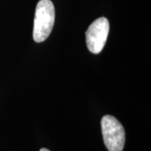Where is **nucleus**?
<instances>
[{"label":"nucleus","mask_w":151,"mask_h":151,"mask_svg":"<svg viewBox=\"0 0 151 151\" xmlns=\"http://www.w3.org/2000/svg\"><path fill=\"white\" fill-rule=\"evenodd\" d=\"M55 18L53 3L50 0H40L36 5L34 19L33 39L35 42H43L49 37L54 26Z\"/></svg>","instance_id":"1"},{"label":"nucleus","mask_w":151,"mask_h":151,"mask_svg":"<svg viewBox=\"0 0 151 151\" xmlns=\"http://www.w3.org/2000/svg\"><path fill=\"white\" fill-rule=\"evenodd\" d=\"M104 145L108 151H123L125 145V130L116 118L103 116L101 120Z\"/></svg>","instance_id":"2"},{"label":"nucleus","mask_w":151,"mask_h":151,"mask_svg":"<svg viewBox=\"0 0 151 151\" xmlns=\"http://www.w3.org/2000/svg\"><path fill=\"white\" fill-rule=\"evenodd\" d=\"M109 33V21L101 17L92 22L86 31V43L88 50L93 54H99L107 41Z\"/></svg>","instance_id":"3"},{"label":"nucleus","mask_w":151,"mask_h":151,"mask_svg":"<svg viewBox=\"0 0 151 151\" xmlns=\"http://www.w3.org/2000/svg\"><path fill=\"white\" fill-rule=\"evenodd\" d=\"M40 151H50V150H47V149H45V148H42V149H40Z\"/></svg>","instance_id":"4"}]
</instances>
